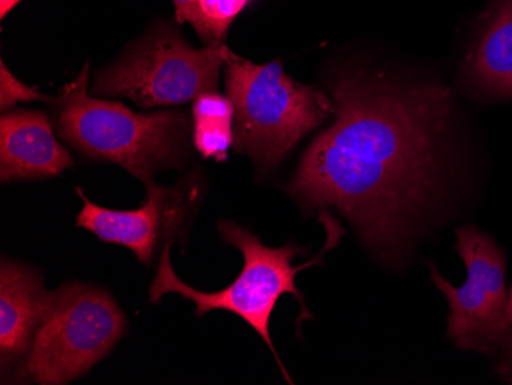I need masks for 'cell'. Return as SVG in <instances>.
I'll return each instance as SVG.
<instances>
[{
	"instance_id": "1",
	"label": "cell",
	"mask_w": 512,
	"mask_h": 385,
	"mask_svg": "<svg viewBox=\"0 0 512 385\" xmlns=\"http://www.w3.org/2000/svg\"><path fill=\"white\" fill-rule=\"evenodd\" d=\"M336 120L287 186L302 211L335 209L382 257L401 254L439 192L453 94L440 85L341 74Z\"/></svg>"
},
{
	"instance_id": "2",
	"label": "cell",
	"mask_w": 512,
	"mask_h": 385,
	"mask_svg": "<svg viewBox=\"0 0 512 385\" xmlns=\"http://www.w3.org/2000/svg\"><path fill=\"white\" fill-rule=\"evenodd\" d=\"M89 66L65 86L57 109V129L77 151L115 163L143 183L160 169L180 165L189 123L177 111L138 114L119 102L94 99L88 91Z\"/></svg>"
},
{
	"instance_id": "3",
	"label": "cell",
	"mask_w": 512,
	"mask_h": 385,
	"mask_svg": "<svg viewBox=\"0 0 512 385\" xmlns=\"http://www.w3.org/2000/svg\"><path fill=\"white\" fill-rule=\"evenodd\" d=\"M227 96L234 102V148L260 171L275 168L335 106L315 86L290 79L279 60L256 65L224 53Z\"/></svg>"
},
{
	"instance_id": "4",
	"label": "cell",
	"mask_w": 512,
	"mask_h": 385,
	"mask_svg": "<svg viewBox=\"0 0 512 385\" xmlns=\"http://www.w3.org/2000/svg\"><path fill=\"white\" fill-rule=\"evenodd\" d=\"M319 220L327 228L325 249L315 260L296 267L292 264L295 257L306 254L301 247L296 244L266 247L261 243L260 238L253 235L252 232L241 228L232 221L221 220L218 223V231L223 235L227 244L240 249L244 264L237 280L218 292H201V290L192 289L189 284L181 281L172 269V241H166L163 251H161L157 275L149 289V297H151V301L157 303L161 297H165L166 293H178L186 300L195 303L198 316L206 315L211 310H226V312L235 313L243 318L252 329L260 333L269 349L275 353L269 326L276 303L283 295L290 293L293 297L298 298L299 303L304 306V298L296 287V275L301 270L318 264L324 252L330 247L336 246L341 237V228L330 217L329 212L322 211Z\"/></svg>"
},
{
	"instance_id": "5",
	"label": "cell",
	"mask_w": 512,
	"mask_h": 385,
	"mask_svg": "<svg viewBox=\"0 0 512 385\" xmlns=\"http://www.w3.org/2000/svg\"><path fill=\"white\" fill-rule=\"evenodd\" d=\"M125 330V315L109 293L86 284H66L53 292L23 376L46 385L82 378L111 353Z\"/></svg>"
},
{
	"instance_id": "6",
	"label": "cell",
	"mask_w": 512,
	"mask_h": 385,
	"mask_svg": "<svg viewBox=\"0 0 512 385\" xmlns=\"http://www.w3.org/2000/svg\"><path fill=\"white\" fill-rule=\"evenodd\" d=\"M224 53V40L195 50L177 31L160 28L102 71L94 93L123 97L142 108L188 103L217 88Z\"/></svg>"
},
{
	"instance_id": "7",
	"label": "cell",
	"mask_w": 512,
	"mask_h": 385,
	"mask_svg": "<svg viewBox=\"0 0 512 385\" xmlns=\"http://www.w3.org/2000/svg\"><path fill=\"white\" fill-rule=\"evenodd\" d=\"M457 252L467 281L454 287L433 267L431 280L450 304L448 335L459 349L512 356V324L506 315V258L496 241L474 226L457 231ZM512 364V358H511Z\"/></svg>"
},
{
	"instance_id": "8",
	"label": "cell",
	"mask_w": 512,
	"mask_h": 385,
	"mask_svg": "<svg viewBox=\"0 0 512 385\" xmlns=\"http://www.w3.org/2000/svg\"><path fill=\"white\" fill-rule=\"evenodd\" d=\"M83 209L77 217V226L88 229L105 243L128 247L140 263L149 264L161 238L168 240L183 220V195L177 189H166L146 183V200L138 209L115 211L94 205L82 189Z\"/></svg>"
},
{
	"instance_id": "9",
	"label": "cell",
	"mask_w": 512,
	"mask_h": 385,
	"mask_svg": "<svg viewBox=\"0 0 512 385\" xmlns=\"http://www.w3.org/2000/svg\"><path fill=\"white\" fill-rule=\"evenodd\" d=\"M74 165L42 111L4 112L0 119V178L4 183L57 177Z\"/></svg>"
},
{
	"instance_id": "10",
	"label": "cell",
	"mask_w": 512,
	"mask_h": 385,
	"mask_svg": "<svg viewBox=\"0 0 512 385\" xmlns=\"http://www.w3.org/2000/svg\"><path fill=\"white\" fill-rule=\"evenodd\" d=\"M462 80L474 96L512 97V0H490L463 60Z\"/></svg>"
},
{
	"instance_id": "11",
	"label": "cell",
	"mask_w": 512,
	"mask_h": 385,
	"mask_svg": "<svg viewBox=\"0 0 512 385\" xmlns=\"http://www.w3.org/2000/svg\"><path fill=\"white\" fill-rule=\"evenodd\" d=\"M53 292H46L36 270L13 261L0 267V356L2 366L27 356L34 335L50 307Z\"/></svg>"
},
{
	"instance_id": "12",
	"label": "cell",
	"mask_w": 512,
	"mask_h": 385,
	"mask_svg": "<svg viewBox=\"0 0 512 385\" xmlns=\"http://www.w3.org/2000/svg\"><path fill=\"white\" fill-rule=\"evenodd\" d=\"M235 106L229 96L206 91L194 103V145L204 158L226 160L234 145Z\"/></svg>"
},
{
	"instance_id": "13",
	"label": "cell",
	"mask_w": 512,
	"mask_h": 385,
	"mask_svg": "<svg viewBox=\"0 0 512 385\" xmlns=\"http://www.w3.org/2000/svg\"><path fill=\"white\" fill-rule=\"evenodd\" d=\"M253 0H200L214 42H223L230 25L243 13Z\"/></svg>"
},
{
	"instance_id": "14",
	"label": "cell",
	"mask_w": 512,
	"mask_h": 385,
	"mask_svg": "<svg viewBox=\"0 0 512 385\" xmlns=\"http://www.w3.org/2000/svg\"><path fill=\"white\" fill-rule=\"evenodd\" d=\"M36 100L53 102L51 97L45 96L37 89L30 88L17 80L2 60L0 63V108L2 111L7 112V109L13 108L19 102H36Z\"/></svg>"
},
{
	"instance_id": "15",
	"label": "cell",
	"mask_w": 512,
	"mask_h": 385,
	"mask_svg": "<svg viewBox=\"0 0 512 385\" xmlns=\"http://www.w3.org/2000/svg\"><path fill=\"white\" fill-rule=\"evenodd\" d=\"M172 2H174L175 14H177V20L180 24L189 22L194 27V30L197 31L201 40L206 43V47L215 43L212 40L211 31L207 27L203 11H201L200 0H172Z\"/></svg>"
},
{
	"instance_id": "16",
	"label": "cell",
	"mask_w": 512,
	"mask_h": 385,
	"mask_svg": "<svg viewBox=\"0 0 512 385\" xmlns=\"http://www.w3.org/2000/svg\"><path fill=\"white\" fill-rule=\"evenodd\" d=\"M19 2H22V0H0V16H2V19H4Z\"/></svg>"
},
{
	"instance_id": "17",
	"label": "cell",
	"mask_w": 512,
	"mask_h": 385,
	"mask_svg": "<svg viewBox=\"0 0 512 385\" xmlns=\"http://www.w3.org/2000/svg\"><path fill=\"white\" fill-rule=\"evenodd\" d=\"M506 315H508V320L511 321L512 324V286L509 287L508 306H506Z\"/></svg>"
}]
</instances>
